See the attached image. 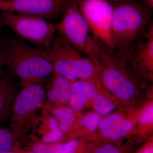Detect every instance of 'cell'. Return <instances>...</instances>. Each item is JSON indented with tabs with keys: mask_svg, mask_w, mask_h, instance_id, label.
Returning a JSON list of instances; mask_svg holds the SVG:
<instances>
[{
	"mask_svg": "<svg viewBox=\"0 0 153 153\" xmlns=\"http://www.w3.org/2000/svg\"><path fill=\"white\" fill-rule=\"evenodd\" d=\"M112 5L113 44L114 50L124 57L153 22V8L134 0H125Z\"/></svg>",
	"mask_w": 153,
	"mask_h": 153,
	"instance_id": "6da1fadb",
	"label": "cell"
},
{
	"mask_svg": "<svg viewBox=\"0 0 153 153\" xmlns=\"http://www.w3.org/2000/svg\"><path fill=\"white\" fill-rule=\"evenodd\" d=\"M97 76L103 88L125 104H130L145 87L115 50L98 41Z\"/></svg>",
	"mask_w": 153,
	"mask_h": 153,
	"instance_id": "7a4b0ae2",
	"label": "cell"
},
{
	"mask_svg": "<svg viewBox=\"0 0 153 153\" xmlns=\"http://www.w3.org/2000/svg\"><path fill=\"white\" fill-rule=\"evenodd\" d=\"M0 47L7 51V66L22 86L42 83L54 75L51 63L18 36L1 38Z\"/></svg>",
	"mask_w": 153,
	"mask_h": 153,
	"instance_id": "3957f363",
	"label": "cell"
},
{
	"mask_svg": "<svg viewBox=\"0 0 153 153\" xmlns=\"http://www.w3.org/2000/svg\"><path fill=\"white\" fill-rule=\"evenodd\" d=\"M56 33L49 47L36 48L37 52L52 64L54 74L70 81L97 76L98 68L94 62L82 56V53Z\"/></svg>",
	"mask_w": 153,
	"mask_h": 153,
	"instance_id": "277c9868",
	"label": "cell"
},
{
	"mask_svg": "<svg viewBox=\"0 0 153 153\" xmlns=\"http://www.w3.org/2000/svg\"><path fill=\"white\" fill-rule=\"evenodd\" d=\"M61 15L60 22L55 26L57 33L98 68V41L92 35L77 0H69Z\"/></svg>",
	"mask_w": 153,
	"mask_h": 153,
	"instance_id": "5b68a950",
	"label": "cell"
},
{
	"mask_svg": "<svg viewBox=\"0 0 153 153\" xmlns=\"http://www.w3.org/2000/svg\"><path fill=\"white\" fill-rule=\"evenodd\" d=\"M46 96L41 83L23 86L14 100L10 120L11 131L17 143L33 132L40 119L37 111Z\"/></svg>",
	"mask_w": 153,
	"mask_h": 153,
	"instance_id": "8992f818",
	"label": "cell"
},
{
	"mask_svg": "<svg viewBox=\"0 0 153 153\" xmlns=\"http://www.w3.org/2000/svg\"><path fill=\"white\" fill-rule=\"evenodd\" d=\"M0 19L3 25L10 28L18 37L37 47H49L57 33L55 25L35 15L1 11Z\"/></svg>",
	"mask_w": 153,
	"mask_h": 153,
	"instance_id": "52a82bcc",
	"label": "cell"
},
{
	"mask_svg": "<svg viewBox=\"0 0 153 153\" xmlns=\"http://www.w3.org/2000/svg\"><path fill=\"white\" fill-rule=\"evenodd\" d=\"M77 1L94 38L114 50L111 36L112 4L105 0H77Z\"/></svg>",
	"mask_w": 153,
	"mask_h": 153,
	"instance_id": "ba28073f",
	"label": "cell"
},
{
	"mask_svg": "<svg viewBox=\"0 0 153 153\" xmlns=\"http://www.w3.org/2000/svg\"><path fill=\"white\" fill-rule=\"evenodd\" d=\"M126 66L144 85L153 81V23L123 57Z\"/></svg>",
	"mask_w": 153,
	"mask_h": 153,
	"instance_id": "9c48e42d",
	"label": "cell"
},
{
	"mask_svg": "<svg viewBox=\"0 0 153 153\" xmlns=\"http://www.w3.org/2000/svg\"><path fill=\"white\" fill-rule=\"evenodd\" d=\"M69 0H4L0 1V10L35 15L48 22L62 14Z\"/></svg>",
	"mask_w": 153,
	"mask_h": 153,
	"instance_id": "30bf717a",
	"label": "cell"
},
{
	"mask_svg": "<svg viewBox=\"0 0 153 153\" xmlns=\"http://www.w3.org/2000/svg\"><path fill=\"white\" fill-rule=\"evenodd\" d=\"M102 84L98 76L91 79L71 81L70 97L68 105L77 113L91 105Z\"/></svg>",
	"mask_w": 153,
	"mask_h": 153,
	"instance_id": "8fae6325",
	"label": "cell"
},
{
	"mask_svg": "<svg viewBox=\"0 0 153 153\" xmlns=\"http://www.w3.org/2000/svg\"><path fill=\"white\" fill-rule=\"evenodd\" d=\"M10 71L0 73V127L10 119L14 100L18 93L17 82Z\"/></svg>",
	"mask_w": 153,
	"mask_h": 153,
	"instance_id": "7c38bea8",
	"label": "cell"
},
{
	"mask_svg": "<svg viewBox=\"0 0 153 153\" xmlns=\"http://www.w3.org/2000/svg\"><path fill=\"white\" fill-rule=\"evenodd\" d=\"M46 108L59 122L60 130L64 134L66 140L73 139L75 134L78 119L77 114L70 107L48 104Z\"/></svg>",
	"mask_w": 153,
	"mask_h": 153,
	"instance_id": "4fadbf2b",
	"label": "cell"
},
{
	"mask_svg": "<svg viewBox=\"0 0 153 153\" xmlns=\"http://www.w3.org/2000/svg\"><path fill=\"white\" fill-rule=\"evenodd\" d=\"M52 77V81L46 93L49 102L54 105H68L70 97L71 81L56 74H54Z\"/></svg>",
	"mask_w": 153,
	"mask_h": 153,
	"instance_id": "5bb4252c",
	"label": "cell"
},
{
	"mask_svg": "<svg viewBox=\"0 0 153 153\" xmlns=\"http://www.w3.org/2000/svg\"><path fill=\"white\" fill-rule=\"evenodd\" d=\"M135 123L134 120L126 117L111 128L99 131L98 139L110 143L123 140L134 129Z\"/></svg>",
	"mask_w": 153,
	"mask_h": 153,
	"instance_id": "9a60e30c",
	"label": "cell"
},
{
	"mask_svg": "<svg viewBox=\"0 0 153 153\" xmlns=\"http://www.w3.org/2000/svg\"><path fill=\"white\" fill-rule=\"evenodd\" d=\"M108 94L102 85L91 103L94 111L103 117L114 112L117 107L114 100L107 95Z\"/></svg>",
	"mask_w": 153,
	"mask_h": 153,
	"instance_id": "2e32d148",
	"label": "cell"
},
{
	"mask_svg": "<svg viewBox=\"0 0 153 153\" xmlns=\"http://www.w3.org/2000/svg\"><path fill=\"white\" fill-rule=\"evenodd\" d=\"M103 117L94 111H91L79 118L76 136H84L93 133L98 130Z\"/></svg>",
	"mask_w": 153,
	"mask_h": 153,
	"instance_id": "e0dca14e",
	"label": "cell"
},
{
	"mask_svg": "<svg viewBox=\"0 0 153 153\" xmlns=\"http://www.w3.org/2000/svg\"><path fill=\"white\" fill-rule=\"evenodd\" d=\"M17 143L11 130L0 127V153L18 150L16 149Z\"/></svg>",
	"mask_w": 153,
	"mask_h": 153,
	"instance_id": "ac0fdd59",
	"label": "cell"
},
{
	"mask_svg": "<svg viewBox=\"0 0 153 153\" xmlns=\"http://www.w3.org/2000/svg\"><path fill=\"white\" fill-rule=\"evenodd\" d=\"M137 123L140 128H152L153 124V105L152 102L148 103L141 111L138 116ZM144 129V130H145Z\"/></svg>",
	"mask_w": 153,
	"mask_h": 153,
	"instance_id": "d6986e66",
	"label": "cell"
},
{
	"mask_svg": "<svg viewBox=\"0 0 153 153\" xmlns=\"http://www.w3.org/2000/svg\"><path fill=\"white\" fill-rule=\"evenodd\" d=\"M126 117L123 112H112L103 117L99 126V131H102L111 128Z\"/></svg>",
	"mask_w": 153,
	"mask_h": 153,
	"instance_id": "ffe728a7",
	"label": "cell"
},
{
	"mask_svg": "<svg viewBox=\"0 0 153 153\" xmlns=\"http://www.w3.org/2000/svg\"><path fill=\"white\" fill-rule=\"evenodd\" d=\"M86 153H121L119 149L111 143H97L95 145L87 146Z\"/></svg>",
	"mask_w": 153,
	"mask_h": 153,
	"instance_id": "44dd1931",
	"label": "cell"
},
{
	"mask_svg": "<svg viewBox=\"0 0 153 153\" xmlns=\"http://www.w3.org/2000/svg\"><path fill=\"white\" fill-rule=\"evenodd\" d=\"M87 146L78 140L72 139L64 143L63 153H86Z\"/></svg>",
	"mask_w": 153,
	"mask_h": 153,
	"instance_id": "7402d4cb",
	"label": "cell"
},
{
	"mask_svg": "<svg viewBox=\"0 0 153 153\" xmlns=\"http://www.w3.org/2000/svg\"><path fill=\"white\" fill-rule=\"evenodd\" d=\"M8 55L7 51L3 47H0V73L3 67L7 64Z\"/></svg>",
	"mask_w": 153,
	"mask_h": 153,
	"instance_id": "603a6c76",
	"label": "cell"
},
{
	"mask_svg": "<svg viewBox=\"0 0 153 153\" xmlns=\"http://www.w3.org/2000/svg\"><path fill=\"white\" fill-rule=\"evenodd\" d=\"M137 153H153V143L147 144Z\"/></svg>",
	"mask_w": 153,
	"mask_h": 153,
	"instance_id": "cb8c5ba5",
	"label": "cell"
},
{
	"mask_svg": "<svg viewBox=\"0 0 153 153\" xmlns=\"http://www.w3.org/2000/svg\"><path fill=\"white\" fill-rule=\"evenodd\" d=\"M142 1L144 3L151 7H153V0H142Z\"/></svg>",
	"mask_w": 153,
	"mask_h": 153,
	"instance_id": "d4e9b609",
	"label": "cell"
},
{
	"mask_svg": "<svg viewBox=\"0 0 153 153\" xmlns=\"http://www.w3.org/2000/svg\"><path fill=\"white\" fill-rule=\"evenodd\" d=\"M21 151H19L18 150H14V151H10V152H7L4 153H21Z\"/></svg>",
	"mask_w": 153,
	"mask_h": 153,
	"instance_id": "484cf974",
	"label": "cell"
},
{
	"mask_svg": "<svg viewBox=\"0 0 153 153\" xmlns=\"http://www.w3.org/2000/svg\"><path fill=\"white\" fill-rule=\"evenodd\" d=\"M3 24L2 23L1 21V19H0V41L1 38V33L2 31V27Z\"/></svg>",
	"mask_w": 153,
	"mask_h": 153,
	"instance_id": "4316f807",
	"label": "cell"
},
{
	"mask_svg": "<svg viewBox=\"0 0 153 153\" xmlns=\"http://www.w3.org/2000/svg\"><path fill=\"white\" fill-rule=\"evenodd\" d=\"M21 153H36L34 152H33L32 151H25V152H21Z\"/></svg>",
	"mask_w": 153,
	"mask_h": 153,
	"instance_id": "83f0119b",
	"label": "cell"
},
{
	"mask_svg": "<svg viewBox=\"0 0 153 153\" xmlns=\"http://www.w3.org/2000/svg\"><path fill=\"white\" fill-rule=\"evenodd\" d=\"M105 1H107V0H105ZM110 1H125V0H110Z\"/></svg>",
	"mask_w": 153,
	"mask_h": 153,
	"instance_id": "f1b7e54d",
	"label": "cell"
},
{
	"mask_svg": "<svg viewBox=\"0 0 153 153\" xmlns=\"http://www.w3.org/2000/svg\"><path fill=\"white\" fill-rule=\"evenodd\" d=\"M0 1H4V0H0Z\"/></svg>",
	"mask_w": 153,
	"mask_h": 153,
	"instance_id": "f546056e",
	"label": "cell"
}]
</instances>
